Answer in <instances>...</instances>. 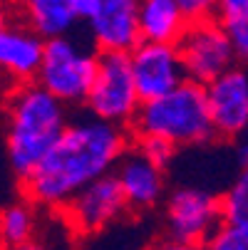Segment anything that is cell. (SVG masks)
Masks as SVG:
<instances>
[{
    "label": "cell",
    "instance_id": "1",
    "mask_svg": "<svg viewBox=\"0 0 248 250\" xmlns=\"http://www.w3.org/2000/svg\"><path fill=\"white\" fill-rule=\"evenodd\" d=\"M127 146V126L102 122L87 112L69 117L45 156L20 178V193L43 213L55 216L80 188L112 173Z\"/></svg>",
    "mask_w": 248,
    "mask_h": 250
},
{
    "label": "cell",
    "instance_id": "2",
    "mask_svg": "<svg viewBox=\"0 0 248 250\" xmlns=\"http://www.w3.org/2000/svg\"><path fill=\"white\" fill-rule=\"evenodd\" d=\"M3 144L10 171L20 178L38 164L60 136L72 109L38 82L10 84L0 92Z\"/></svg>",
    "mask_w": 248,
    "mask_h": 250
},
{
    "label": "cell",
    "instance_id": "3",
    "mask_svg": "<svg viewBox=\"0 0 248 250\" xmlns=\"http://www.w3.org/2000/svg\"><path fill=\"white\" fill-rule=\"evenodd\" d=\"M129 136H157L179 149H196L214 144L216 134L211 126L203 84L181 82L166 94L144 99L127 126Z\"/></svg>",
    "mask_w": 248,
    "mask_h": 250
},
{
    "label": "cell",
    "instance_id": "4",
    "mask_svg": "<svg viewBox=\"0 0 248 250\" xmlns=\"http://www.w3.org/2000/svg\"><path fill=\"white\" fill-rule=\"evenodd\" d=\"M94 47L77 40L72 32L55 35V38H45L35 82L60 102H65L69 109H77L87 97V89L94 77Z\"/></svg>",
    "mask_w": 248,
    "mask_h": 250
},
{
    "label": "cell",
    "instance_id": "5",
    "mask_svg": "<svg viewBox=\"0 0 248 250\" xmlns=\"http://www.w3.org/2000/svg\"><path fill=\"white\" fill-rule=\"evenodd\" d=\"M139 104L127 52H97L94 77L82 102L85 112L102 122L129 126Z\"/></svg>",
    "mask_w": 248,
    "mask_h": 250
},
{
    "label": "cell",
    "instance_id": "6",
    "mask_svg": "<svg viewBox=\"0 0 248 250\" xmlns=\"http://www.w3.org/2000/svg\"><path fill=\"white\" fill-rule=\"evenodd\" d=\"M159 208H161L164 235L174 240L203 245L221 226L219 193L201 186L166 188Z\"/></svg>",
    "mask_w": 248,
    "mask_h": 250
},
{
    "label": "cell",
    "instance_id": "7",
    "mask_svg": "<svg viewBox=\"0 0 248 250\" xmlns=\"http://www.w3.org/2000/svg\"><path fill=\"white\" fill-rule=\"evenodd\" d=\"M55 216L69 233L87 238L117 226L122 218L129 216V210L117 186V178L112 173H104L80 188Z\"/></svg>",
    "mask_w": 248,
    "mask_h": 250
},
{
    "label": "cell",
    "instance_id": "8",
    "mask_svg": "<svg viewBox=\"0 0 248 250\" xmlns=\"http://www.w3.org/2000/svg\"><path fill=\"white\" fill-rule=\"evenodd\" d=\"M176 50L181 55L186 80L199 84L211 82L241 62L216 18L191 20L181 32V38L176 40Z\"/></svg>",
    "mask_w": 248,
    "mask_h": 250
},
{
    "label": "cell",
    "instance_id": "9",
    "mask_svg": "<svg viewBox=\"0 0 248 250\" xmlns=\"http://www.w3.org/2000/svg\"><path fill=\"white\" fill-rule=\"evenodd\" d=\"M216 141H236L248 129V75L238 62L203 84Z\"/></svg>",
    "mask_w": 248,
    "mask_h": 250
},
{
    "label": "cell",
    "instance_id": "10",
    "mask_svg": "<svg viewBox=\"0 0 248 250\" xmlns=\"http://www.w3.org/2000/svg\"><path fill=\"white\" fill-rule=\"evenodd\" d=\"M127 60H129L132 80L141 102L166 94L174 87H179L181 82H186L181 55L171 42L139 40L127 52Z\"/></svg>",
    "mask_w": 248,
    "mask_h": 250
},
{
    "label": "cell",
    "instance_id": "11",
    "mask_svg": "<svg viewBox=\"0 0 248 250\" xmlns=\"http://www.w3.org/2000/svg\"><path fill=\"white\" fill-rule=\"evenodd\" d=\"M112 176L117 178V186L124 196L127 210L132 216H141L154 208H159L166 193V168L141 154L132 141L117 159Z\"/></svg>",
    "mask_w": 248,
    "mask_h": 250
},
{
    "label": "cell",
    "instance_id": "12",
    "mask_svg": "<svg viewBox=\"0 0 248 250\" xmlns=\"http://www.w3.org/2000/svg\"><path fill=\"white\" fill-rule=\"evenodd\" d=\"M82 22L97 52H129L141 40L136 0H92Z\"/></svg>",
    "mask_w": 248,
    "mask_h": 250
},
{
    "label": "cell",
    "instance_id": "13",
    "mask_svg": "<svg viewBox=\"0 0 248 250\" xmlns=\"http://www.w3.org/2000/svg\"><path fill=\"white\" fill-rule=\"evenodd\" d=\"M43 45V35L13 15L0 30V84L10 87L32 82L40 67Z\"/></svg>",
    "mask_w": 248,
    "mask_h": 250
},
{
    "label": "cell",
    "instance_id": "14",
    "mask_svg": "<svg viewBox=\"0 0 248 250\" xmlns=\"http://www.w3.org/2000/svg\"><path fill=\"white\" fill-rule=\"evenodd\" d=\"M13 13L43 38L75 32L80 25L75 0H13Z\"/></svg>",
    "mask_w": 248,
    "mask_h": 250
},
{
    "label": "cell",
    "instance_id": "15",
    "mask_svg": "<svg viewBox=\"0 0 248 250\" xmlns=\"http://www.w3.org/2000/svg\"><path fill=\"white\" fill-rule=\"evenodd\" d=\"M136 22L141 40L171 45H176L189 25L176 0H136Z\"/></svg>",
    "mask_w": 248,
    "mask_h": 250
},
{
    "label": "cell",
    "instance_id": "16",
    "mask_svg": "<svg viewBox=\"0 0 248 250\" xmlns=\"http://www.w3.org/2000/svg\"><path fill=\"white\" fill-rule=\"evenodd\" d=\"M43 210L25 196L0 208V248H10L40 233Z\"/></svg>",
    "mask_w": 248,
    "mask_h": 250
},
{
    "label": "cell",
    "instance_id": "17",
    "mask_svg": "<svg viewBox=\"0 0 248 250\" xmlns=\"http://www.w3.org/2000/svg\"><path fill=\"white\" fill-rule=\"evenodd\" d=\"M219 213L224 226H248V176L241 168L238 178L219 193Z\"/></svg>",
    "mask_w": 248,
    "mask_h": 250
},
{
    "label": "cell",
    "instance_id": "18",
    "mask_svg": "<svg viewBox=\"0 0 248 250\" xmlns=\"http://www.w3.org/2000/svg\"><path fill=\"white\" fill-rule=\"evenodd\" d=\"M203 250H248V226H219Z\"/></svg>",
    "mask_w": 248,
    "mask_h": 250
},
{
    "label": "cell",
    "instance_id": "19",
    "mask_svg": "<svg viewBox=\"0 0 248 250\" xmlns=\"http://www.w3.org/2000/svg\"><path fill=\"white\" fill-rule=\"evenodd\" d=\"M129 141L144 156H149L152 161H157L164 168H169L174 156H176V149L171 144H166L164 139H157V136H129Z\"/></svg>",
    "mask_w": 248,
    "mask_h": 250
},
{
    "label": "cell",
    "instance_id": "20",
    "mask_svg": "<svg viewBox=\"0 0 248 250\" xmlns=\"http://www.w3.org/2000/svg\"><path fill=\"white\" fill-rule=\"evenodd\" d=\"M219 22L226 32V38H228L236 57L243 62L246 55H248V18H228V20H219Z\"/></svg>",
    "mask_w": 248,
    "mask_h": 250
},
{
    "label": "cell",
    "instance_id": "21",
    "mask_svg": "<svg viewBox=\"0 0 248 250\" xmlns=\"http://www.w3.org/2000/svg\"><path fill=\"white\" fill-rule=\"evenodd\" d=\"M179 8L184 10L186 20H203L216 15V0H176Z\"/></svg>",
    "mask_w": 248,
    "mask_h": 250
},
{
    "label": "cell",
    "instance_id": "22",
    "mask_svg": "<svg viewBox=\"0 0 248 250\" xmlns=\"http://www.w3.org/2000/svg\"><path fill=\"white\" fill-rule=\"evenodd\" d=\"M0 250H67V248H62L52 235H45L43 228H40V233L32 235L30 240L18 243V245H10V248H0Z\"/></svg>",
    "mask_w": 248,
    "mask_h": 250
},
{
    "label": "cell",
    "instance_id": "23",
    "mask_svg": "<svg viewBox=\"0 0 248 250\" xmlns=\"http://www.w3.org/2000/svg\"><path fill=\"white\" fill-rule=\"evenodd\" d=\"M219 20L228 18H248V0H216V15Z\"/></svg>",
    "mask_w": 248,
    "mask_h": 250
},
{
    "label": "cell",
    "instance_id": "24",
    "mask_svg": "<svg viewBox=\"0 0 248 250\" xmlns=\"http://www.w3.org/2000/svg\"><path fill=\"white\" fill-rule=\"evenodd\" d=\"M147 250H203V245L199 243H184V240H174V238H159L154 240Z\"/></svg>",
    "mask_w": 248,
    "mask_h": 250
},
{
    "label": "cell",
    "instance_id": "25",
    "mask_svg": "<svg viewBox=\"0 0 248 250\" xmlns=\"http://www.w3.org/2000/svg\"><path fill=\"white\" fill-rule=\"evenodd\" d=\"M15 13H13V3L10 0H0V30L5 27V22L13 18Z\"/></svg>",
    "mask_w": 248,
    "mask_h": 250
},
{
    "label": "cell",
    "instance_id": "26",
    "mask_svg": "<svg viewBox=\"0 0 248 250\" xmlns=\"http://www.w3.org/2000/svg\"><path fill=\"white\" fill-rule=\"evenodd\" d=\"M0 89H3V84H0Z\"/></svg>",
    "mask_w": 248,
    "mask_h": 250
}]
</instances>
